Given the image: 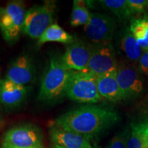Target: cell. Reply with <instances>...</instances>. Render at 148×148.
<instances>
[{
  "label": "cell",
  "mask_w": 148,
  "mask_h": 148,
  "mask_svg": "<svg viewBox=\"0 0 148 148\" xmlns=\"http://www.w3.org/2000/svg\"><path fill=\"white\" fill-rule=\"evenodd\" d=\"M121 119L119 112L108 106L86 105L61 114L53 125L90 139L116 125Z\"/></svg>",
  "instance_id": "6da1fadb"
},
{
  "label": "cell",
  "mask_w": 148,
  "mask_h": 148,
  "mask_svg": "<svg viewBox=\"0 0 148 148\" xmlns=\"http://www.w3.org/2000/svg\"><path fill=\"white\" fill-rule=\"evenodd\" d=\"M70 72L62 56L54 54L49 59L40 82L38 99L41 101L58 100L65 94Z\"/></svg>",
  "instance_id": "7a4b0ae2"
},
{
  "label": "cell",
  "mask_w": 148,
  "mask_h": 148,
  "mask_svg": "<svg viewBox=\"0 0 148 148\" xmlns=\"http://www.w3.org/2000/svg\"><path fill=\"white\" fill-rule=\"evenodd\" d=\"M65 95L69 99L82 103H97L101 99L97 86V76L87 71H71Z\"/></svg>",
  "instance_id": "3957f363"
},
{
  "label": "cell",
  "mask_w": 148,
  "mask_h": 148,
  "mask_svg": "<svg viewBox=\"0 0 148 148\" xmlns=\"http://www.w3.org/2000/svg\"><path fill=\"white\" fill-rule=\"evenodd\" d=\"M55 11L56 3L53 1L34 5L26 11L23 32L33 39H38L53 24Z\"/></svg>",
  "instance_id": "277c9868"
},
{
  "label": "cell",
  "mask_w": 148,
  "mask_h": 148,
  "mask_svg": "<svg viewBox=\"0 0 148 148\" xmlns=\"http://www.w3.org/2000/svg\"><path fill=\"white\" fill-rule=\"evenodd\" d=\"M26 11L22 1H12L3 8L0 16V29L3 38L9 44H14L23 30Z\"/></svg>",
  "instance_id": "5b68a950"
},
{
  "label": "cell",
  "mask_w": 148,
  "mask_h": 148,
  "mask_svg": "<svg viewBox=\"0 0 148 148\" xmlns=\"http://www.w3.org/2000/svg\"><path fill=\"white\" fill-rule=\"evenodd\" d=\"M43 134L40 127L24 123L11 127L3 134L1 147L38 148L42 147Z\"/></svg>",
  "instance_id": "8992f818"
},
{
  "label": "cell",
  "mask_w": 148,
  "mask_h": 148,
  "mask_svg": "<svg viewBox=\"0 0 148 148\" xmlns=\"http://www.w3.org/2000/svg\"><path fill=\"white\" fill-rule=\"evenodd\" d=\"M117 66L115 51L111 42L93 43L91 45L88 71L97 76L115 71Z\"/></svg>",
  "instance_id": "52a82bcc"
},
{
  "label": "cell",
  "mask_w": 148,
  "mask_h": 148,
  "mask_svg": "<svg viewBox=\"0 0 148 148\" xmlns=\"http://www.w3.org/2000/svg\"><path fill=\"white\" fill-rule=\"evenodd\" d=\"M116 23L110 16L105 14L90 13L88 23L84 25L86 36L93 43L111 42L116 29Z\"/></svg>",
  "instance_id": "ba28073f"
},
{
  "label": "cell",
  "mask_w": 148,
  "mask_h": 148,
  "mask_svg": "<svg viewBox=\"0 0 148 148\" xmlns=\"http://www.w3.org/2000/svg\"><path fill=\"white\" fill-rule=\"evenodd\" d=\"M116 79L121 89L123 100L138 97L143 90V82L140 73L132 64H118Z\"/></svg>",
  "instance_id": "9c48e42d"
},
{
  "label": "cell",
  "mask_w": 148,
  "mask_h": 148,
  "mask_svg": "<svg viewBox=\"0 0 148 148\" xmlns=\"http://www.w3.org/2000/svg\"><path fill=\"white\" fill-rule=\"evenodd\" d=\"M91 45L76 39L66 46L62 56V60L67 69L71 71H87L90 56Z\"/></svg>",
  "instance_id": "30bf717a"
},
{
  "label": "cell",
  "mask_w": 148,
  "mask_h": 148,
  "mask_svg": "<svg viewBox=\"0 0 148 148\" xmlns=\"http://www.w3.org/2000/svg\"><path fill=\"white\" fill-rule=\"evenodd\" d=\"M35 74L36 66L34 60L30 56L23 53L12 61L7 71L5 79L25 86L34 80Z\"/></svg>",
  "instance_id": "8fae6325"
},
{
  "label": "cell",
  "mask_w": 148,
  "mask_h": 148,
  "mask_svg": "<svg viewBox=\"0 0 148 148\" xmlns=\"http://www.w3.org/2000/svg\"><path fill=\"white\" fill-rule=\"evenodd\" d=\"M49 136L53 145L63 148H93L87 138L61 129L53 124L49 129Z\"/></svg>",
  "instance_id": "7c38bea8"
},
{
  "label": "cell",
  "mask_w": 148,
  "mask_h": 148,
  "mask_svg": "<svg viewBox=\"0 0 148 148\" xmlns=\"http://www.w3.org/2000/svg\"><path fill=\"white\" fill-rule=\"evenodd\" d=\"M28 88L16 84L8 79H3L0 85V102L7 107L20 106L26 99Z\"/></svg>",
  "instance_id": "4fadbf2b"
},
{
  "label": "cell",
  "mask_w": 148,
  "mask_h": 148,
  "mask_svg": "<svg viewBox=\"0 0 148 148\" xmlns=\"http://www.w3.org/2000/svg\"><path fill=\"white\" fill-rule=\"evenodd\" d=\"M97 86L101 99L119 102L123 100L117 79L116 70L97 76Z\"/></svg>",
  "instance_id": "5bb4252c"
},
{
  "label": "cell",
  "mask_w": 148,
  "mask_h": 148,
  "mask_svg": "<svg viewBox=\"0 0 148 148\" xmlns=\"http://www.w3.org/2000/svg\"><path fill=\"white\" fill-rule=\"evenodd\" d=\"M120 47L125 53L126 58L134 64L138 63V61L144 52L131 33L129 27H126L123 31L120 40Z\"/></svg>",
  "instance_id": "9a60e30c"
},
{
  "label": "cell",
  "mask_w": 148,
  "mask_h": 148,
  "mask_svg": "<svg viewBox=\"0 0 148 148\" xmlns=\"http://www.w3.org/2000/svg\"><path fill=\"white\" fill-rule=\"evenodd\" d=\"M76 40L73 35L66 32L60 25L53 23L44 32L38 39V45H42L46 42H57L66 45H70Z\"/></svg>",
  "instance_id": "2e32d148"
},
{
  "label": "cell",
  "mask_w": 148,
  "mask_h": 148,
  "mask_svg": "<svg viewBox=\"0 0 148 148\" xmlns=\"http://www.w3.org/2000/svg\"><path fill=\"white\" fill-rule=\"evenodd\" d=\"M129 28L143 51H148V16L132 20Z\"/></svg>",
  "instance_id": "e0dca14e"
},
{
  "label": "cell",
  "mask_w": 148,
  "mask_h": 148,
  "mask_svg": "<svg viewBox=\"0 0 148 148\" xmlns=\"http://www.w3.org/2000/svg\"><path fill=\"white\" fill-rule=\"evenodd\" d=\"M90 13L86 7V1H73L71 16V25L78 27L86 25L90 19Z\"/></svg>",
  "instance_id": "ac0fdd59"
},
{
  "label": "cell",
  "mask_w": 148,
  "mask_h": 148,
  "mask_svg": "<svg viewBox=\"0 0 148 148\" xmlns=\"http://www.w3.org/2000/svg\"><path fill=\"white\" fill-rule=\"evenodd\" d=\"M99 2L121 21L127 19L132 14L127 5V0H101Z\"/></svg>",
  "instance_id": "d6986e66"
},
{
  "label": "cell",
  "mask_w": 148,
  "mask_h": 148,
  "mask_svg": "<svg viewBox=\"0 0 148 148\" xmlns=\"http://www.w3.org/2000/svg\"><path fill=\"white\" fill-rule=\"evenodd\" d=\"M145 137L140 123H132L127 139V148H147Z\"/></svg>",
  "instance_id": "ffe728a7"
},
{
  "label": "cell",
  "mask_w": 148,
  "mask_h": 148,
  "mask_svg": "<svg viewBox=\"0 0 148 148\" xmlns=\"http://www.w3.org/2000/svg\"><path fill=\"white\" fill-rule=\"evenodd\" d=\"M130 129H123L121 132H118L110 140L107 148H127V139Z\"/></svg>",
  "instance_id": "44dd1931"
},
{
  "label": "cell",
  "mask_w": 148,
  "mask_h": 148,
  "mask_svg": "<svg viewBox=\"0 0 148 148\" xmlns=\"http://www.w3.org/2000/svg\"><path fill=\"white\" fill-rule=\"evenodd\" d=\"M127 3L132 14L143 12L148 5L147 0H127Z\"/></svg>",
  "instance_id": "7402d4cb"
},
{
  "label": "cell",
  "mask_w": 148,
  "mask_h": 148,
  "mask_svg": "<svg viewBox=\"0 0 148 148\" xmlns=\"http://www.w3.org/2000/svg\"><path fill=\"white\" fill-rule=\"evenodd\" d=\"M138 71L145 77H148V51H144L138 63Z\"/></svg>",
  "instance_id": "603a6c76"
},
{
  "label": "cell",
  "mask_w": 148,
  "mask_h": 148,
  "mask_svg": "<svg viewBox=\"0 0 148 148\" xmlns=\"http://www.w3.org/2000/svg\"><path fill=\"white\" fill-rule=\"evenodd\" d=\"M140 127H141L142 131H143L144 137H145L146 144H147V146L148 147V118L144 120L143 121L140 122Z\"/></svg>",
  "instance_id": "cb8c5ba5"
},
{
  "label": "cell",
  "mask_w": 148,
  "mask_h": 148,
  "mask_svg": "<svg viewBox=\"0 0 148 148\" xmlns=\"http://www.w3.org/2000/svg\"><path fill=\"white\" fill-rule=\"evenodd\" d=\"M2 123H3V118L2 116H1V114H0V127H1V125H2Z\"/></svg>",
  "instance_id": "d4e9b609"
},
{
  "label": "cell",
  "mask_w": 148,
  "mask_h": 148,
  "mask_svg": "<svg viewBox=\"0 0 148 148\" xmlns=\"http://www.w3.org/2000/svg\"><path fill=\"white\" fill-rule=\"evenodd\" d=\"M53 148H63V147H60V146L56 145H53Z\"/></svg>",
  "instance_id": "484cf974"
},
{
  "label": "cell",
  "mask_w": 148,
  "mask_h": 148,
  "mask_svg": "<svg viewBox=\"0 0 148 148\" xmlns=\"http://www.w3.org/2000/svg\"><path fill=\"white\" fill-rule=\"evenodd\" d=\"M3 8H0V16H1V11H2Z\"/></svg>",
  "instance_id": "4316f807"
},
{
  "label": "cell",
  "mask_w": 148,
  "mask_h": 148,
  "mask_svg": "<svg viewBox=\"0 0 148 148\" xmlns=\"http://www.w3.org/2000/svg\"><path fill=\"white\" fill-rule=\"evenodd\" d=\"M1 148H9V147H1ZM38 148H44V147H38Z\"/></svg>",
  "instance_id": "83f0119b"
},
{
  "label": "cell",
  "mask_w": 148,
  "mask_h": 148,
  "mask_svg": "<svg viewBox=\"0 0 148 148\" xmlns=\"http://www.w3.org/2000/svg\"><path fill=\"white\" fill-rule=\"evenodd\" d=\"M1 81H0V85H1Z\"/></svg>",
  "instance_id": "f1b7e54d"
},
{
  "label": "cell",
  "mask_w": 148,
  "mask_h": 148,
  "mask_svg": "<svg viewBox=\"0 0 148 148\" xmlns=\"http://www.w3.org/2000/svg\"><path fill=\"white\" fill-rule=\"evenodd\" d=\"M147 148H148V147H147Z\"/></svg>",
  "instance_id": "f546056e"
}]
</instances>
